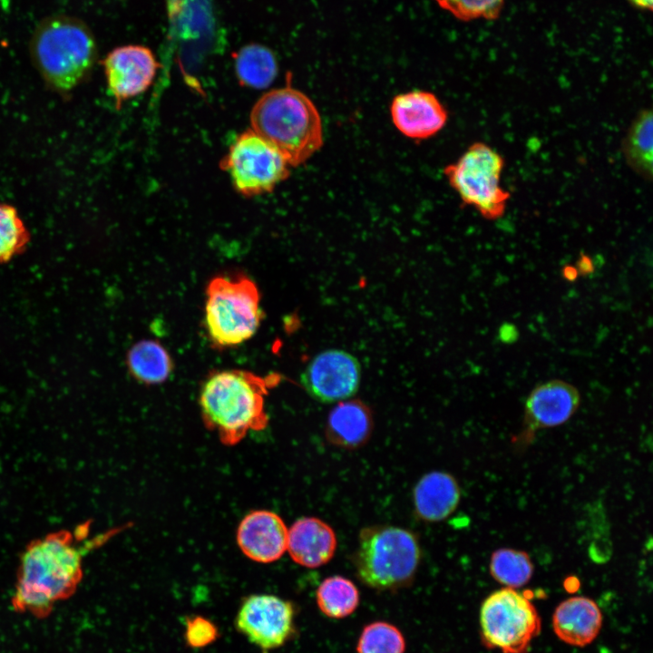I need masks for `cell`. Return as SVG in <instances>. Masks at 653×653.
I'll list each match as a JSON object with an SVG mask.
<instances>
[{
  "label": "cell",
  "instance_id": "1",
  "mask_svg": "<svg viewBox=\"0 0 653 653\" xmlns=\"http://www.w3.org/2000/svg\"><path fill=\"white\" fill-rule=\"evenodd\" d=\"M116 531L90 537V522L73 530L50 532L31 541L19 559L12 597L15 610L35 617L50 614L57 602L71 597L83 575L85 556Z\"/></svg>",
  "mask_w": 653,
  "mask_h": 653
},
{
  "label": "cell",
  "instance_id": "2",
  "mask_svg": "<svg viewBox=\"0 0 653 653\" xmlns=\"http://www.w3.org/2000/svg\"><path fill=\"white\" fill-rule=\"evenodd\" d=\"M278 382L245 370L211 374L200 393V407L206 426L226 445L239 443L250 431L263 430L268 422L264 397Z\"/></svg>",
  "mask_w": 653,
  "mask_h": 653
},
{
  "label": "cell",
  "instance_id": "3",
  "mask_svg": "<svg viewBox=\"0 0 653 653\" xmlns=\"http://www.w3.org/2000/svg\"><path fill=\"white\" fill-rule=\"evenodd\" d=\"M251 129L297 167L323 145L320 114L310 98L290 84L262 95L250 112Z\"/></svg>",
  "mask_w": 653,
  "mask_h": 653
},
{
  "label": "cell",
  "instance_id": "4",
  "mask_svg": "<svg viewBox=\"0 0 653 653\" xmlns=\"http://www.w3.org/2000/svg\"><path fill=\"white\" fill-rule=\"evenodd\" d=\"M96 43L87 25L71 16L45 19L31 41V54L45 82L57 91L75 87L90 72Z\"/></svg>",
  "mask_w": 653,
  "mask_h": 653
},
{
  "label": "cell",
  "instance_id": "5",
  "mask_svg": "<svg viewBox=\"0 0 653 653\" xmlns=\"http://www.w3.org/2000/svg\"><path fill=\"white\" fill-rule=\"evenodd\" d=\"M420 559L421 549L414 532L375 525L361 530L353 560L356 575L365 586L394 591L413 582Z\"/></svg>",
  "mask_w": 653,
  "mask_h": 653
},
{
  "label": "cell",
  "instance_id": "6",
  "mask_svg": "<svg viewBox=\"0 0 653 653\" xmlns=\"http://www.w3.org/2000/svg\"><path fill=\"white\" fill-rule=\"evenodd\" d=\"M259 293L247 277H216L206 289L204 323L210 341L230 347L249 340L262 318Z\"/></svg>",
  "mask_w": 653,
  "mask_h": 653
},
{
  "label": "cell",
  "instance_id": "7",
  "mask_svg": "<svg viewBox=\"0 0 653 653\" xmlns=\"http://www.w3.org/2000/svg\"><path fill=\"white\" fill-rule=\"evenodd\" d=\"M503 168L502 154L487 143L476 141L447 165L443 173L464 205L488 220H496L504 215L511 198L501 182Z\"/></svg>",
  "mask_w": 653,
  "mask_h": 653
},
{
  "label": "cell",
  "instance_id": "8",
  "mask_svg": "<svg viewBox=\"0 0 653 653\" xmlns=\"http://www.w3.org/2000/svg\"><path fill=\"white\" fill-rule=\"evenodd\" d=\"M480 624L485 644L502 653H526L541 630L534 605L523 594L507 587L484 599Z\"/></svg>",
  "mask_w": 653,
  "mask_h": 653
},
{
  "label": "cell",
  "instance_id": "9",
  "mask_svg": "<svg viewBox=\"0 0 653 653\" xmlns=\"http://www.w3.org/2000/svg\"><path fill=\"white\" fill-rule=\"evenodd\" d=\"M220 167L245 197L271 192L289 176L286 159L251 128L236 137Z\"/></svg>",
  "mask_w": 653,
  "mask_h": 653
},
{
  "label": "cell",
  "instance_id": "10",
  "mask_svg": "<svg viewBox=\"0 0 653 653\" xmlns=\"http://www.w3.org/2000/svg\"><path fill=\"white\" fill-rule=\"evenodd\" d=\"M292 602L272 594H254L241 603L235 618L237 630L264 653L284 646L295 633Z\"/></svg>",
  "mask_w": 653,
  "mask_h": 653
},
{
  "label": "cell",
  "instance_id": "11",
  "mask_svg": "<svg viewBox=\"0 0 653 653\" xmlns=\"http://www.w3.org/2000/svg\"><path fill=\"white\" fill-rule=\"evenodd\" d=\"M307 393L322 403L343 401L353 396L361 382V366L350 353L329 349L317 355L301 375Z\"/></svg>",
  "mask_w": 653,
  "mask_h": 653
},
{
  "label": "cell",
  "instance_id": "12",
  "mask_svg": "<svg viewBox=\"0 0 653 653\" xmlns=\"http://www.w3.org/2000/svg\"><path fill=\"white\" fill-rule=\"evenodd\" d=\"M107 87L117 109L122 102L145 93L160 67L147 46L128 44L112 50L102 61Z\"/></svg>",
  "mask_w": 653,
  "mask_h": 653
},
{
  "label": "cell",
  "instance_id": "13",
  "mask_svg": "<svg viewBox=\"0 0 653 653\" xmlns=\"http://www.w3.org/2000/svg\"><path fill=\"white\" fill-rule=\"evenodd\" d=\"M394 125L404 136L424 140L438 133L446 124L448 113L440 100L426 91L396 95L390 106Z\"/></svg>",
  "mask_w": 653,
  "mask_h": 653
},
{
  "label": "cell",
  "instance_id": "14",
  "mask_svg": "<svg viewBox=\"0 0 653 653\" xmlns=\"http://www.w3.org/2000/svg\"><path fill=\"white\" fill-rule=\"evenodd\" d=\"M288 529L275 512L257 510L248 513L237 531L241 551L259 563L278 560L287 551Z\"/></svg>",
  "mask_w": 653,
  "mask_h": 653
},
{
  "label": "cell",
  "instance_id": "15",
  "mask_svg": "<svg viewBox=\"0 0 653 653\" xmlns=\"http://www.w3.org/2000/svg\"><path fill=\"white\" fill-rule=\"evenodd\" d=\"M580 404L579 391L562 380L536 386L525 404V424L530 430L550 428L567 422Z\"/></svg>",
  "mask_w": 653,
  "mask_h": 653
},
{
  "label": "cell",
  "instance_id": "16",
  "mask_svg": "<svg viewBox=\"0 0 653 653\" xmlns=\"http://www.w3.org/2000/svg\"><path fill=\"white\" fill-rule=\"evenodd\" d=\"M336 549V537L333 529L318 518H300L288 530L287 551L301 566L320 567L332 559Z\"/></svg>",
  "mask_w": 653,
  "mask_h": 653
},
{
  "label": "cell",
  "instance_id": "17",
  "mask_svg": "<svg viewBox=\"0 0 653 653\" xmlns=\"http://www.w3.org/2000/svg\"><path fill=\"white\" fill-rule=\"evenodd\" d=\"M602 625V614L590 598L570 597L558 605L552 616V627L563 642L576 647L590 644Z\"/></svg>",
  "mask_w": 653,
  "mask_h": 653
},
{
  "label": "cell",
  "instance_id": "18",
  "mask_svg": "<svg viewBox=\"0 0 653 653\" xmlns=\"http://www.w3.org/2000/svg\"><path fill=\"white\" fill-rule=\"evenodd\" d=\"M414 512L426 522L446 519L457 508L461 491L455 478L445 472L424 474L414 489Z\"/></svg>",
  "mask_w": 653,
  "mask_h": 653
},
{
  "label": "cell",
  "instance_id": "19",
  "mask_svg": "<svg viewBox=\"0 0 653 653\" xmlns=\"http://www.w3.org/2000/svg\"><path fill=\"white\" fill-rule=\"evenodd\" d=\"M374 427L369 407L359 400L339 402L329 413L326 437L332 444L347 450L363 446Z\"/></svg>",
  "mask_w": 653,
  "mask_h": 653
},
{
  "label": "cell",
  "instance_id": "20",
  "mask_svg": "<svg viewBox=\"0 0 653 653\" xmlns=\"http://www.w3.org/2000/svg\"><path fill=\"white\" fill-rule=\"evenodd\" d=\"M621 148L631 170L650 180L653 173V115L650 109L641 110L633 119Z\"/></svg>",
  "mask_w": 653,
  "mask_h": 653
},
{
  "label": "cell",
  "instance_id": "21",
  "mask_svg": "<svg viewBox=\"0 0 653 653\" xmlns=\"http://www.w3.org/2000/svg\"><path fill=\"white\" fill-rule=\"evenodd\" d=\"M233 59L236 75L243 86L267 88L278 74L276 56L263 44H246L233 54Z\"/></svg>",
  "mask_w": 653,
  "mask_h": 653
},
{
  "label": "cell",
  "instance_id": "22",
  "mask_svg": "<svg viewBox=\"0 0 653 653\" xmlns=\"http://www.w3.org/2000/svg\"><path fill=\"white\" fill-rule=\"evenodd\" d=\"M127 365L132 375L146 385L163 383L173 367L167 350L154 340L133 345L127 354Z\"/></svg>",
  "mask_w": 653,
  "mask_h": 653
},
{
  "label": "cell",
  "instance_id": "23",
  "mask_svg": "<svg viewBox=\"0 0 653 653\" xmlns=\"http://www.w3.org/2000/svg\"><path fill=\"white\" fill-rule=\"evenodd\" d=\"M317 604L320 611L332 619L351 615L359 604V591L348 579L335 575L325 579L317 590Z\"/></svg>",
  "mask_w": 653,
  "mask_h": 653
},
{
  "label": "cell",
  "instance_id": "24",
  "mask_svg": "<svg viewBox=\"0 0 653 653\" xmlns=\"http://www.w3.org/2000/svg\"><path fill=\"white\" fill-rule=\"evenodd\" d=\"M492 578L507 588L525 585L533 574V564L528 553L510 548L495 551L490 560Z\"/></svg>",
  "mask_w": 653,
  "mask_h": 653
},
{
  "label": "cell",
  "instance_id": "25",
  "mask_svg": "<svg viewBox=\"0 0 653 653\" xmlns=\"http://www.w3.org/2000/svg\"><path fill=\"white\" fill-rule=\"evenodd\" d=\"M405 641L402 632L385 621L366 625L359 637L357 653H404Z\"/></svg>",
  "mask_w": 653,
  "mask_h": 653
},
{
  "label": "cell",
  "instance_id": "26",
  "mask_svg": "<svg viewBox=\"0 0 653 653\" xmlns=\"http://www.w3.org/2000/svg\"><path fill=\"white\" fill-rule=\"evenodd\" d=\"M29 240V232L17 210L0 203V262H7L22 253Z\"/></svg>",
  "mask_w": 653,
  "mask_h": 653
},
{
  "label": "cell",
  "instance_id": "27",
  "mask_svg": "<svg viewBox=\"0 0 653 653\" xmlns=\"http://www.w3.org/2000/svg\"><path fill=\"white\" fill-rule=\"evenodd\" d=\"M441 8L461 21L494 20L505 0H434Z\"/></svg>",
  "mask_w": 653,
  "mask_h": 653
},
{
  "label": "cell",
  "instance_id": "28",
  "mask_svg": "<svg viewBox=\"0 0 653 653\" xmlns=\"http://www.w3.org/2000/svg\"><path fill=\"white\" fill-rule=\"evenodd\" d=\"M184 640L193 649H200L213 644L219 636L218 627L210 619L200 616H188L184 621Z\"/></svg>",
  "mask_w": 653,
  "mask_h": 653
},
{
  "label": "cell",
  "instance_id": "29",
  "mask_svg": "<svg viewBox=\"0 0 653 653\" xmlns=\"http://www.w3.org/2000/svg\"><path fill=\"white\" fill-rule=\"evenodd\" d=\"M579 276L588 277L595 272L596 266L593 259L586 253L581 252L575 265Z\"/></svg>",
  "mask_w": 653,
  "mask_h": 653
},
{
  "label": "cell",
  "instance_id": "30",
  "mask_svg": "<svg viewBox=\"0 0 653 653\" xmlns=\"http://www.w3.org/2000/svg\"><path fill=\"white\" fill-rule=\"evenodd\" d=\"M517 327L511 323H504L499 328V338L502 343L512 344L518 339Z\"/></svg>",
  "mask_w": 653,
  "mask_h": 653
},
{
  "label": "cell",
  "instance_id": "31",
  "mask_svg": "<svg viewBox=\"0 0 653 653\" xmlns=\"http://www.w3.org/2000/svg\"><path fill=\"white\" fill-rule=\"evenodd\" d=\"M561 276L568 282H574L579 277L578 270L573 265H565L561 268Z\"/></svg>",
  "mask_w": 653,
  "mask_h": 653
},
{
  "label": "cell",
  "instance_id": "32",
  "mask_svg": "<svg viewBox=\"0 0 653 653\" xmlns=\"http://www.w3.org/2000/svg\"><path fill=\"white\" fill-rule=\"evenodd\" d=\"M633 5L639 9L651 11L653 7V0H629Z\"/></svg>",
  "mask_w": 653,
  "mask_h": 653
}]
</instances>
